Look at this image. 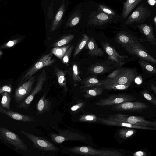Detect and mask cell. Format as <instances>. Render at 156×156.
<instances>
[{
	"instance_id": "obj_1",
	"label": "cell",
	"mask_w": 156,
	"mask_h": 156,
	"mask_svg": "<svg viewBox=\"0 0 156 156\" xmlns=\"http://www.w3.org/2000/svg\"><path fill=\"white\" fill-rule=\"evenodd\" d=\"M70 152L80 155L94 156H122V153L118 151L109 150L95 149L87 146L76 147L69 148Z\"/></svg>"
},
{
	"instance_id": "obj_2",
	"label": "cell",
	"mask_w": 156,
	"mask_h": 156,
	"mask_svg": "<svg viewBox=\"0 0 156 156\" xmlns=\"http://www.w3.org/2000/svg\"><path fill=\"white\" fill-rule=\"evenodd\" d=\"M52 54L51 53L46 54L41 57L23 76L20 83L22 84L27 80L41 69L53 65L55 62L56 59L52 58Z\"/></svg>"
},
{
	"instance_id": "obj_3",
	"label": "cell",
	"mask_w": 156,
	"mask_h": 156,
	"mask_svg": "<svg viewBox=\"0 0 156 156\" xmlns=\"http://www.w3.org/2000/svg\"><path fill=\"white\" fill-rule=\"evenodd\" d=\"M0 139L17 149L26 151L28 147L16 134L5 127L0 128Z\"/></svg>"
},
{
	"instance_id": "obj_4",
	"label": "cell",
	"mask_w": 156,
	"mask_h": 156,
	"mask_svg": "<svg viewBox=\"0 0 156 156\" xmlns=\"http://www.w3.org/2000/svg\"><path fill=\"white\" fill-rule=\"evenodd\" d=\"M108 119L125 122L137 125L156 128V122L146 119L141 116H131L119 114L114 117H110Z\"/></svg>"
},
{
	"instance_id": "obj_5",
	"label": "cell",
	"mask_w": 156,
	"mask_h": 156,
	"mask_svg": "<svg viewBox=\"0 0 156 156\" xmlns=\"http://www.w3.org/2000/svg\"><path fill=\"white\" fill-rule=\"evenodd\" d=\"M20 132L25 136L33 143L34 147L44 151H56L58 148L50 141L45 139L34 135L25 131Z\"/></svg>"
},
{
	"instance_id": "obj_6",
	"label": "cell",
	"mask_w": 156,
	"mask_h": 156,
	"mask_svg": "<svg viewBox=\"0 0 156 156\" xmlns=\"http://www.w3.org/2000/svg\"><path fill=\"white\" fill-rule=\"evenodd\" d=\"M137 74L136 71L134 69L122 68L120 69L119 73L115 78L112 79L107 78L104 80L105 83H110L120 84H131Z\"/></svg>"
},
{
	"instance_id": "obj_7",
	"label": "cell",
	"mask_w": 156,
	"mask_h": 156,
	"mask_svg": "<svg viewBox=\"0 0 156 156\" xmlns=\"http://www.w3.org/2000/svg\"><path fill=\"white\" fill-rule=\"evenodd\" d=\"M46 79V73L43 70L39 75L37 82L34 88L29 95L21 103L19 104L17 108L26 109L27 108L33 101L36 94L40 92L42 89Z\"/></svg>"
},
{
	"instance_id": "obj_8",
	"label": "cell",
	"mask_w": 156,
	"mask_h": 156,
	"mask_svg": "<svg viewBox=\"0 0 156 156\" xmlns=\"http://www.w3.org/2000/svg\"><path fill=\"white\" fill-rule=\"evenodd\" d=\"M35 79V76H32L16 89L13 96L16 103L19 104L29 95L32 90Z\"/></svg>"
},
{
	"instance_id": "obj_9",
	"label": "cell",
	"mask_w": 156,
	"mask_h": 156,
	"mask_svg": "<svg viewBox=\"0 0 156 156\" xmlns=\"http://www.w3.org/2000/svg\"><path fill=\"white\" fill-rule=\"evenodd\" d=\"M118 20V18L98 11L90 14L87 25L101 26L107 23L115 22Z\"/></svg>"
},
{
	"instance_id": "obj_10",
	"label": "cell",
	"mask_w": 156,
	"mask_h": 156,
	"mask_svg": "<svg viewBox=\"0 0 156 156\" xmlns=\"http://www.w3.org/2000/svg\"><path fill=\"white\" fill-rule=\"evenodd\" d=\"M151 12L143 4L140 5L129 16L125 22L126 24H130L134 22L143 23L146 19L150 16Z\"/></svg>"
},
{
	"instance_id": "obj_11",
	"label": "cell",
	"mask_w": 156,
	"mask_h": 156,
	"mask_svg": "<svg viewBox=\"0 0 156 156\" xmlns=\"http://www.w3.org/2000/svg\"><path fill=\"white\" fill-rule=\"evenodd\" d=\"M136 99L135 97L126 94H116L109 95L107 98L101 99L96 104L101 106L115 105Z\"/></svg>"
},
{
	"instance_id": "obj_12",
	"label": "cell",
	"mask_w": 156,
	"mask_h": 156,
	"mask_svg": "<svg viewBox=\"0 0 156 156\" xmlns=\"http://www.w3.org/2000/svg\"><path fill=\"white\" fill-rule=\"evenodd\" d=\"M116 41L124 48H138L145 50V48L137 41L136 38L123 32L119 33L115 38Z\"/></svg>"
},
{
	"instance_id": "obj_13",
	"label": "cell",
	"mask_w": 156,
	"mask_h": 156,
	"mask_svg": "<svg viewBox=\"0 0 156 156\" xmlns=\"http://www.w3.org/2000/svg\"><path fill=\"white\" fill-rule=\"evenodd\" d=\"M148 106L144 103L140 102L127 101L115 105L113 110L117 111H138L146 109Z\"/></svg>"
},
{
	"instance_id": "obj_14",
	"label": "cell",
	"mask_w": 156,
	"mask_h": 156,
	"mask_svg": "<svg viewBox=\"0 0 156 156\" xmlns=\"http://www.w3.org/2000/svg\"><path fill=\"white\" fill-rule=\"evenodd\" d=\"M58 133L50 134L52 140L57 143H61L64 141L82 139L84 137L78 134L68 130L59 131Z\"/></svg>"
},
{
	"instance_id": "obj_15",
	"label": "cell",
	"mask_w": 156,
	"mask_h": 156,
	"mask_svg": "<svg viewBox=\"0 0 156 156\" xmlns=\"http://www.w3.org/2000/svg\"><path fill=\"white\" fill-rule=\"evenodd\" d=\"M103 48L108 55V59L116 63L118 65L121 66L126 62H124L125 59L128 57L125 55H121L116 51L115 49L107 41L101 43Z\"/></svg>"
},
{
	"instance_id": "obj_16",
	"label": "cell",
	"mask_w": 156,
	"mask_h": 156,
	"mask_svg": "<svg viewBox=\"0 0 156 156\" xmlns=\"http://www.w3.org/2000/svg\"><path fill=\"white\" fill-rule=\"evenodd\" d=\"M0 112L14 120L22 122H32L35 120L34 117L21 114L10 109L4 108L1 106Z\"/></svg>"
},
{
	"instance_id": "obj_17",
	"label": "cell",
	"mask_w": 156,
	"mask_h": 156,
	"mask_svg": "<svg viewBox=\"0 0 156 156\" xmlns=\"http://www.w3.org/2000/svg\"><path fill=\"white\" fill-rule=\"evenodd\" d=\"M125 48L131 54L136 55L147 61L156 64V59L141 48L132 47H126Z\"/></svg>"
},
{
	"instance_id": "obj_18",
	"label": "cell",
	"mask_w": 156,
	"mask_h": 156,
	"mask_svg": "<svg viewBox=\"0 0 156 156\" xmlns=\"http://www.w3.org/2000/svg\"><path fill=\"white\" fill-rule=\"evenodd\" d=\"M85 48L88 49V53L91 56H101L104 55L103 51L98 47L93 37H89Z\"/></svg>"
},
{
	"instance_id": "obj_19",
	"label": "cell",
	"mask_w": 156,
	"mask_h": 156,
	"mask_svg": "<svg viewBox=\"0 0 156 156\" xmlns=\"http://www.w3.org/2000/svg\"><path fill=\"white\" fill-rule=\"evenodd\" d=\"M51 107V101L46 98L45 93L41 97L36 105L37 115L42 114L50 111Z\"/></svg>"
},
{
	"instance_id": "obj_20",
	"label": "cell",
	"mask_w": 156,
	"mask_h": 156,
	"mask_svg": "<svg viewBox=\"0 0 156 156\" xmlns=\"http://www.w3.org/2000/svg\"><path fill=\"white\" fill-rule=\"evenodd\" d=\"M137 27L145 36L148 41L152 44L156 45V41L151 26L147 24H142L138 25Z\"/></svg>"
},
{
	"instance_id": "obj_21",
	"label": "cell",
	"mask_w": 156,
	"mask_h": 156,
	"mask_svg": "<svg viewBox=\"0 0 156 156\" xmlns=\"http://www.w3.org/2000/svg\"><path fill=\"white\" fill-rule=\"evenodd\" d=\"M105 83L103 80H99L95 76L88 77L84 79L81 83V89L93 86H99Z\"/></svg>"
},
{
	"instance_id": "obj_22",
	"label": "cell",
	"mask_w": 156,
	"mask_h": 156,
	"mask_svg": "<svg viewBox=\"0 0 156 156\" xmlns=\"http://www.w3.org/2000/svg\"><path fill=\"white\" fill-rule=\"evenodd\" d=\"M142 0H127L123 4L122 15L123 18H126Z\"/></svg>"
},
{
	"instance_id": "obj_23",
	"label": "cell",
	"mask_w": 156,
	"mask_h": 156,
	"mask_svg": "<svg viewBox=\"0 0 156 156\" xmlns=\"http://www.w3.org/2000/svg\"><path fill=\"white\" fill-rule=\"evenodd\" d=\"M54 72L57 76L58 81L60 86L63 87L65 91L67 90L65 75L66 72L57 67H55Z\"/></svg>"
},
{
	"instance_id": "obj_24",
	"label": "cell",
	"mask_w": 156,
	"mask_h": 156,
	"mask_svg": "<svg viewBox=\"0 0 156 156\" xmlns=\"http://www.w3.org/2000/svg\"><path fill=\"white\" fill-rule=\"evenodd\" d=\"M72 34L64 36L53 43L51 46L53 47L65 46L69 44L74 37Z\"/></svg>"
},
{
	"instance_id": "obj_25",
	"label": "cell",
	"mask_w": 156,
	"mask_h": 156,
	"mask_svg": "<svg viewBox=\"0 0 156 156\" xmlns=\"http://www.w3.org/2000/svg\"><path fill=\"white\" fill-rule=\"evenodd\" d=\"M82 16V11L78 9L71 15L68 21L67 26L73 27L77 25L79 22Z\"/></svg>"
},
{
	"instance_id": "obj_26",
	"label": "cell",
	"mask_w": 156,
	"mask_h": 156,
	"mask_svg": "<svg viewBox=\"0 0 156 156\" xmlns=\"http://www.w3.org/2000/svg\"><path fill=\"white\" fill-rule=\"evenodd\" d=\"M89 37L86 34H84L83 37L78 42L74 50L73 57L75 58L85 47Z\"/></svg>"
},
{
	"instance_id": "obj_27",
	"label": "cell",
	"mask_w": 156,
	"mask_h": 156,
	"mask_svg": "<svg viewBox=\"0 0 156 156\" xmlns=\"http://www.w3.org/2000/svg\"><path fill=\"white\" fill-rule=\"evenodd\" d=\"M71 45V44H70L65 46L54 47L51 50V53L59 59L62 60L65 53Z\"/></svg>"
},
{
	"instance_id": "obj_28",
	"label": "cell",
	"mask_w": 156,
	"mask_h": 156,
	"mask_svg": "<svg viewBox=\"0 0 156 156\" xmlns=\"http://www.w3.org/2000/svg\"><path fill=\"white\" fill-rule=\"evenodd\" d=\"M110 69V67L103 65L96 64L92 66L89 69V72L93 74H101L106 72Z\"/></svg>"
},
{
	"instance_id": "obj_29",
	"label": "cell",
	"mask_w": 156,
	"mask_h": 156,
	"mask_svg": "<svg viewBox=\"0 0 156 156\" xmlns=\"http://www.w3.org/2000/svg\"><path fill=\"white\" fill-rule=\"evenodd\" d=\"M11 98L9 93L4 92L2 94L0 106L7 109H10Z\"/></svg>"
},
{
	"instance_id": "obj_30",
	"label": "cell",
	"mask_w": 156,
	"mask_h": 156,
	"mask_svg": "<svg viewBox=\"0 0 156 156\" xmlns=\"http://www.w3.org/2000/svg\"><path fill=\"white\" fill-rule=\"evenodd\" d=\"M131 84H120L117 83H105L103 85L105 89L109 90H124L128 89Z\"/></svg>"
},
{
	"instance_id": "obj_31",
	"label": "cell",
	"mask_w": 156,
	"mask_h": 156,
	"mask_svg": "<svg viewBox=\"0 0 156 156\" xmlns=\"http://www.w3.org/2000/svg\"><path fill=\"white\" fill-rule=\"evenodd\" d=\"M138 62L141 67L144 70L152 74L156 73V68L147 61L140 59Z\"/></svg>"
},
{
	"instance_id": "obj_32",
	"label": "cell",
	"mask_w": 156,
	"mask_h": 156,
	"mask_svg": "<svg viewBox=\"0 0 156 156\" xmlns=\"http://www.w3.org/2000/svg\"><path fill=\"white\" fill-rule=\"evenodd\" d=\"M103 89L101 87H96L87 90L84 94L86 98H90L101 94L103 92Z\"/></svg>"
},
{
	"instance_id": "obj_33",
	"label": "cell",
	"mask_w": 156,
	"mask_h": 156,
	"mask_svg": "<svg viewBox=\"0 0 156 156\" xmlns=\"http://www.w3.org/2000/svg\"><path fill=\"white\" fill-rule=\"evenodd\" d=\"M135 130L130 129H120L119 132V136L123 139H127L132 136L136 132Z\"/></svg>"
},
{
	"instance_id": "obj_34",
	"label": "cell",
	"mask_w": 156,
	"mask_h": 156,
	"mask_svg": "<svg viewBox=\"0 0 156 156\" xmlns=\"http://www.w3.org/2000/svg\"><path fill=\"white\" fill-rule=\"evenodd\" d=\"M98 11L118 18L119 16L115 12L109 7L102 5H98Z\"/></svg>"
},
{
	"instance_id": "obj_35",
	"label": "cell",
	"mask_w": 156,
	"mask_h": 156,
	"mask_svg": "<svg viewBox=\"0 0 156 156\" xmlns=\"http://www.w3.org/2000/svg\"><path fill=\"white\" fill-rule=\"evenodd\" d=\"M72 77L75 82L80 81L81 80L80 75L79 69L78 65L74 63L72 66Z\"/></svg>"
},
{
	"instance_id": "obj_36",
	"label": "cell",
	"mask_w": 156,
	"mask_h": 156,
	"mask_svg": "<svg viewBox=\"0 0 156 156\" xmlns=\"http://www.w3.org/2000/svg\"><path fill=\"white\" fill-rule=\"evenodd\" d=\"M22 37H19L11 40L2 45L0 47V49L11 48L19 43L22 40Z\"/></svg>"
},
{
	"instance_id": "obj_37",
	"label": "cell",
	"mask_w": 156,
	"mask_h": 156,
	"mask_svg": "<svg viewBox=\"0 0 156 156\" xmlns=\"http://www.w3.org/2000/svg\"><path fill=\"white\" fill-rule=\"evenodd\" d=\"M64 10V3H63L62 6L56 15L55 22L52 26V27L51 28V30L52 31H54L55 30V27L56 22H57V24H58V22L61 20L63 14Z\"/></svg>"
},
{
	"instance_id": "obj_38",
	"label": "cell",
	"mask_w": 156,
	"mask_h": 156,
	"mask_svg": "<svg viewBox=\"0 0 156 156\" xmlns=\"http://www.w3.org/2000/svg\"><path fill=\"white\" fill-rule=\"evenodd\" d=\"M73 47V45H71L65 53L62 59V61L63 63L67 64L69 62Z\"/></svg>"
},
{
	"instance_id": "obj_39",
	"label": "cell",
	"mask_w": 156,
	"mask_h": 156,
	"mask_svg": "<svg viewBox=\"0 0 156 156\" xmlns=\"http://www.w3.org/2000/svg\"><path fill=\"white\" fill-rule=\"evenodd\" d=\"M141 94L146 100L156 106V98L154 96L145 91L141 92Z\"/></svg>"
},
{
	"instance_id": "obj_40",
	"label": "cell",
	"mask_w": 156,
	"mask_h": 156,
	"mask_svg": "<svg viewBox=\"0 0 156 156\" xmlns=\"http://www.w3.org/2000/svg\"><path fill=\"white\" fill-rule=\"evenodd\" d=\"M97 120V117L95 115H86L81 117L79 120L83 122H94Z\"/></svg>"
},
{
	"instance_id": "obj_41",
	"label": "cell",
	"mask_w": 156,
	"mask_h": 156,
	"mask_svg": "<svg viewBox=\"0 0 156 156\" xmlns=\"http://www.w3.org/2000/svg\"><path fill=\"white\" fill-rule=\"evenodd\" d=\"M12 87L11 85L10 84L5 85L2 86L0 88V94H2L5 92H7L10 93L12 91Z\"/></svg>"
},
{
	"instance_id": "obj_42",
	"label": "cell",
	"mask_w": 156,
	"mask_h": 156,
	"mask_svg": "<svg viewBox=\"0 0 156 156\" xmlns=\"http://www.w3.org/2000/svg\"><path fill=\"white\" fill-rule=\"evenodd\" d=\"M119 71L120 69L115 70L107 76V78L112 79L115 78L118 75L119 72Z\"/></svg>"
},
{
	"instance_id": "obj_43",
	"label": "cell",
	"mask_w": 156,
	"mask_h": 156,
	"mask_svg": "<svg viewBox=\"0 0 156 156\" xmlns=\"http://www.w3.org/2000/svg\"><path fill=\"white\" fill-rule=\"evenodd\" d=\"M83 105V103H78L72 106L71 108L70 109L72 111H76L80 108Z\"/></svg>"
},
{
	"instance_id": "obj_44",
	"label": "cell",
	"mask_w": 156,
	"mask_h": 156,
	"mask_svg": "<svg viewBox=\"0 0 156 156\" xmlns=\"http://www.w3.org/2000/svg\"><path fill=\"white\" fill-rule=\"evenodd\" d=\"M147 155V153L143 151H138L134 153L133 155V156H146Z\"/></svg>"
},
{
	"instance_id": "obj_45",
	"label": "cell",
	"mask_w": 156,
	"mask_h": 156,
	"mask_svg": "<svg viewBox=\"0 0 156 156\" xmlns=\"http://www.w3.org/2000/svg\"><path fill=\"white\" fill-rule=\"evenodd\" d=\"M151 89L156 94V86L153 84H152L151 86Z\"/></svg>"
},
{
	"instance_id": "obj_46",
	"label": "cell",
	"mask_w": 156,
	"mask_h": 156,
	"mask_svg": "<svg viewBox=\"0 0 156 156\" xmlns=\"http://www.w3.org/2000/svg\"><path fill=\"white\" fill-rule=\"evenodd\" d=\"M153 21L156 27V15H155L154 19Z\"/></svg>"
},
{
	"instance_id": "obj_47",
	"label": "cell",
	"mask_w": 156,
	"mask_h": 156,
	"mask_svg": "<svg viewBox=\"0 0 156 156\" xmlns=\"http://www.w3.org/2000/svg\"><path fill=\"white\" fill-rule=\"evenodd\" d=\"M2 54H3V53L2 52V51L1 50H0V57H1V55H2Z\"/></svg>"
},
{
	"instance_id": "obj_48",
	"label": "cell",
	"mask_w": 156,
	"mask_h": 156,
	"mask_svg": "<svg viewBox=\"0 0 156 156\" xmlns=\"http://www.w3.org/2000/svg\"></svg>"
}]
</instances>
